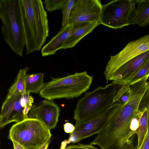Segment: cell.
<instances>
[{
	"mask_svg": "<svg viewBox=\"0 0 149 149\" xmlns=\"http://www.w3.org/2000/svg\"><path fill=\"white\" fill-rule=\"evenodd\" d=\"M148 129L149 132V111L148 113Z\"/></svg>",
	"mask_w": 149,
	"mask_h": 149,
	"instance_id": "29",
	"label": "cell"
},
{
	"mask_svg": "<svg viewBox=\"0 0 149 149\" xmlns=\"http://www.w3.org/2000/svg\"><path fill=\"white\" fill-rule=\"evenodd\" d=\"M149 77V58L141 68L125 83L131 86L144 79Z\"/></svg>",
	"mask_w": 149,
	"mask_h": 149,
	"instance_id": "19",
	"label": "cell"
},
{
	"mask_svg": "<svg viewBox=\"0 0 149 149\" xmlns=\"http://www.w3.org/2000/svg\"><path fill=\"white\" fill-rule=\"evenodd\" d=\"M149 50V34L129 42L117 54L111 56L105 70L116 68Z\"/></svg>",
	"mask_w": 149,
	"mask_h": 149,
	"instance_id": "11",
	"label": "cell"
},
{
	"mask_svg": "<svg viewBox=\"0 0 149 149\" xmlns=\"http://www.w3.org/2000/svg\"><path fill=\"white\" fill-rule=\"evenodd\" d=\"M63 128L65 132L67 133L71 134L74 131L75 127L72 123L67 122L64 124Z\"/></svg>",
	"mask_w": 149,
	"mask_h": 149,
	"instance_id": "25",
	"label": "cell"
},
{
	"mask_svg": "<svg viewBox=\"0 0 149 149\" xmlns=\"http://www.w3.org/2000/svg\"><path fill=\"white\" fill-rule=\"evenodd\" d=\"M0 18L4 40L13 52L22 56L25 39L19 0H0Z\"/></svg>",
	"mask_w": 149,
	"mask_h": 149,
	"instance_id": "2",
	"label": "cell"
},
{
	"mask_svg": "<svg viewBox=\"0 0 149 149\" xmlns=\"http://www.w3.org/2000/svg\"><path fill=\"white\" fill-rule=\"evenodd\" d=\"M121 86V87L119 89L114 97L113 100L114 103L117 102L121 97L130 91V86L125 85Z\"/></svg>",
	"mask_w": 149,
	"mask_h": 149,
	"instance_id": "22",
	"label": "cell"
},
{
	"mask_svg": "<svg viewBox=\"0 0 149 149\" xmlns=\"http://www.w3.org/2000/svg\"><path fill=\"white\" fill-rule=\"evenodd\" d=\"M68 0H46L44 2L46 9L49 12L61 9Z\"/></svg>",
	"mask_w": 149,
	"mask_h": 149,
	"instance_id": "21",
	"label": "cell"
},
{
	"mask_svg": "<svg viewBox=\"0 0 149 149\" xmlns=\"http://www.w3.org/2000/svg\"><path fill=\"white\" fill-rule=\"evenodd\" d=\"M149 58V50L129 60L118 67L107 70L104 74L106 79L117 86L124 85L126 82L141 68Z\"/></svg>",
	"mask_w": 149,
	"mask_h": 149,
	"instance_id": "9",
	"label": "cell"
},
{
	"mask_svg": "<svg viewBox=\"0 0 149 149\" xmlns=\"http://www.w3.org/2000/svg\"><path fill=\"white\" fill-rule=\"evenodd\" d=\"M34 98L30 95L7 96L3 102L0 115V127L3 128L12 122L17 123L29 118Z\"/></svg>",
	"mask_w": 149,
	"mask_h": 149,
	"instance_id": "8",
	"label": "cell"
},
{
	"mask_svg": "<svg viewBox=\"0 0 149 149\" xmlns=\"http://www.w3.org/2000/svg\"><path fill=\"white\" fill-rule=\"evenodd\" d=\"M138 149H149V132L148 128L142 143Z\"/></svg>",
	"mask_w": 149,
	"mask_h": 149,
	"instance_id": "24",
	"label": "cell"
},
{
	"mask_svg": "<svg viewBox=\"0 0 149 149\" xmlns=\"http://www.w3.org/2000/svg\"><path fill=\"white\" fill-rule=\"evenodd\" d=\"M93 80V77L86 71L61 78H52L45 83L40 95L45 99L52 100L77 97L89 88Z\"/></svg>",
	"mask_w": 149,
	"mask_h": 149,
	"instance_id": "4",
	"label": "cell"
},
{
	"mask_svg": "<svg viewBox=\"0 0 149 149\" xmlns=\"http://www.w3.org/2000/svg\"><path fill=\"white\" fill-rule=\"evenodd\" d=\"M51 139H49L45 144H44L39 149H47L50 142Z\"/></svg>",
	"mask_w": 149,
	"mask_h": 149,
	"instance_id": "28",
	"label": "cell"
},
{
	"mask_svg": "<svg viewBox=\"0 0 149 149\" xmlns=\"http://www.w3.org/2000/svg\"><path fill=\"white\" fill-rule=\"evenodd\" d=\"M121 103L116 102L105 112L88 121L76 122L75 129L67 140L61 143L60 149H64L68 144L78 142L82 139L97 134L111 123L117 117Z\"/></svg>",
	"mask_w": 149,
	"mask_h": 149,
	"instance_id": "6",
	"label": "cell"
},
{
	"mask_svg": "<svg viewBox=\"0 0 149 149\" xmlns=\"http://www.w3.org/2000/svg\"><path fill=\"white\" fill-rule=\"evenodd\" d=\"M80 24H68L63 28H61L56 35L42 48V56L54 54L58 50L61 49L64 42L78 27Z\"/></svg>",
	"mask_w": 149,
	"mask_h": 149,
	"instance_id": "13",
	"label": "cell"
},
{
	"mask_svg": "<svg viewBox=\"0 0 149 149\" xmlns=\"http://www.w3.org/2000/svg\"><path fill=\"white\" fill-rule=\"evenodd\" d=\"M100 24V22H98L80 23L78 27L64 42L61 49L74 47L81 40L91 32Z\"/></svg>",
	"mask_w": 149,
	"mask_h": 149,
	"instance_id": "14",
	"label": "cell"
},
{
	"mask_svg": "<svg viewBox=\"0 0 149 149\" xmlns=\"http://www.w3.org/2000/svg\"><path fill=\"white\" fill-rule=\"evenodd\" d=\"M26 54L39 51L49 36L47 13L41 0H19Z\"/></svg>",
	"mask_w": 149,
	"mask_h": 149,
	"instance_id": "1",
	"label": "cell"
},
{
	"mask_svg": "<svg viewBox=\"0 0 149 149\" xmlns=\"http://www.w3.org/2000/svg\"><path fill=\"white\" fill-rule=\"evenodd\" d=\"M43 77L44 74L41 73L26 74L25 78L26 94L39 93L45 83Z\"/></svg>",
	"mask_w": 149,
	"mask_h": 149,
	"instance_id": "16",
	"label": "cell"
},
{
	"mask_svg": "<svg viewBox=\"0 0 149 149\" xmlns=\"http://www.w3.org/2000/svg\"><path fill=\"white\" fill-rule=\"evenodd\" d=\"M52 136L50 130L40 121L29 118L13 125L8 138L25 149H39Z\"/></svg>",
	"mask_w": 149,
	"mask_h": 149,
	"instance_id": "5",
	"label": "cell"
},
{
	"mask_svg": "<svg viewBox=\"0 0 149 149\" xmlns=\"http://www.w3.org/2000/svg\"><path fill=\"white\" fill-rule=\"evenodd\" d=\"M136 4L135 0H116L102 5L100 24L114 29L133 24Z\"/></svg>",
	"mask_w": 149,
	"mask_h": 149,
	"instance_id": "7",
	"label": "cell"
},
{
	"mask_svg": "<svg viewBox=\"0 0 149 149\" xmlns=\"http://www.w3.org/2000/svg\"><path fill=\"white\" fill-rule=\"evenodd\" d=\"M64 149H101L94 147L93 145L78 143L77 145H70Z\"/></svg>",
	"mask_w": 149,
	"mask_h": 149,
	"instance_id": "23",
	"label": "cell"
},
{
	"mask_svg": "<svg viewBox=\"0 0 149 149\" xmlns=\"http://www.w3.org/2000/svg\"><path fill=\"white\" fill-rule=\"evenodd\" d=\"M119 86L111 83L86 92L78 100L74 109L73 119L76 122L88 121L106 111L114 104L113 99Z\"/></svg>",
	"mask_w": 149,
	"mask_h": 149,
	"instance_id": "3",
	"label": "cell"
},
{
	"mask_svg": "<svg viewBox=\"0 0 149 149\" xmlns=\"http://www.w3.org/2000/svg\"><path fill=\"white\" fill-rule=\"evenodd\" d=\"M60 112L58 105L52 100L45 99L33 105L28 116L40 121L51 130L56 127Z\"/></svg>",
	"mask_w": 149,
	"mask_h": 149,
	"instance_id": "12",
	"label": "cell"
},
{
	"mask_svg": "<svg viewBox=\"0 0 149 149\" xmlns=\"http://www.w3.org/2000/svg\"><path fill=\"white\" fill-rule=\"evenodd\" d=\"M130 91H129L127 93H126L122 97L117 101V102H119L121 103H124L126 102L128 100L130 95Z\"/></svg>",
	"mask_w": 149,
	"mask_h": 149,
	"instance_id": "26",
	"label": "cell"
},
{
	"mask_svg": "<svg viewBox=\"0 0 149 149\" xmlns=\"http://www.w3.org/2000/svg\"><path fill=\"white\" fill-rule=\"evenodd\" d=\"M149 111V97L139 117V127L136 134L138 136V142L135 149H138L141 146L147 131Z\"/></svg>",
	"mask_w": 149,
	"mask_h": 149,
	"instance_id": "17",
	"label": "cell"
},
{
	"mask_svg": "<svg viewBox=\"0 0 149 149\" xmlns=\"http://www.w3.org/2000/svg\"><path fill=\"white\" fill-rule=\"evenodd\" d=\"M28 69L26 67L19 70L14 83L8 90L7 95L26 94L25 78Z\"/></svg>",
	"mask_w": 149,
	"mask_h": 149,
	"instance_id": "18",
	"label": "cell"
},
{
	"mask_svg": "<svg viewBox=\"0 0 149 149\" xmlns=\"http://www.w3.org/2000/svg\"><path fill=\"white\" fill-rule=\"evenodd\" d=\"M137 7L133 19V24L144 27L149 24V0H135Z\"/></svg>",
	"mask_w": 149,
	"mask_h": 149,
	"instance_id": "15",
	"label": "cell"
},
{
	"mask_svg": "<svg viewBox=\"0 0 149 149\" xmlns=\"http://www.w3.org/2000/svg\"><path fill=\"white\" fill-rule=\"evenodd\" d=\"M13 143L14 149H25L20 144L14 141H12Z\"/></svg>",
	"mask_w": 149,
	"mask_h": 149,
	"instance_id": "27",
	"label": "cell"
},
{
	"mask_svg": "<svg viewBox=\"0 0 149 149\" xmlns=\"http://www.w3.org/2000/svg\"><path fill=\"white\" fill-rule=\"evenodd\" d=\"M75 0H68L61 9L62 20L61 28H63L68 24L71 10Z\"/></svg>",
	"mask_w": 149,
	"mask_h": 149,
	"instance_id": "20",
	"label": "cell"
},
{
	"mask_svg": "<svg viewBox=\"0 0 149 149\" xmlns=\"http://www.w3.org/2000/svg\"><path fill=\"white\" fill-rule=\"evenodd\" d=\"M102 6L99 0H76L71 11L68 24L100 22Z\"/></svg>",
	"mask_w": 149,
	"mask_h": 149,
	"instance_id": "10",
	"label": "cell"
}]
</instances>
